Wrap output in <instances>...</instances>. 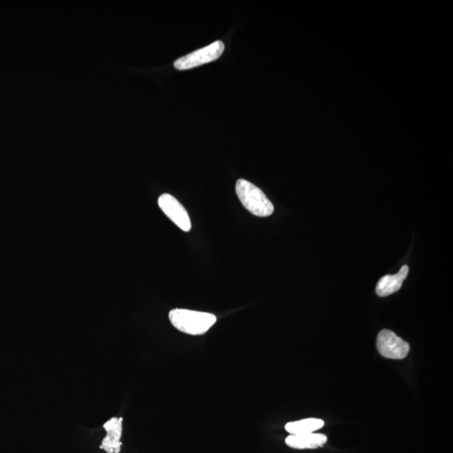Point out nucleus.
Wrapping results in <instances>:
<instances>
[{"mask_svg": "<svg viewBox=\"0 0 453 453\" xmlns=\"http://www.w3.org/2000/svg\"><path fill=\"white\" fill-rule=\"evenodd\" d=\"M169 319L177 330L190 335H203L217 322L212 313L178 308L171 311Z\"/></svg>", "mask_w": 453, "mask_h": 453, "instance_id": "nucleus-1", "label": "nucleus"}, {"mask_svg": "<svg viewBox=\"0 0 453 453\" xmlns=\"http://www.w3.org/2000/svg\"><path fill=\"white\" fill-rule=\"evenodd\" d=\"M236 194L244 207L258 217H268L274 213V205L264 192L245 179L236 182Z\"/></svg>", "mask_w": 453, "mask_h": 453, "instance_id": "nucleus-2", "label": "nucleus"}, {"mask_svg": "<svg viewBox=\"0 0 453 453\" xmlns=\"http://www.w3.org/2000/svg\"><path fill=\"white\" fill-rule=\"evenodd\" d=\"M224 47H224L223 41H215L208 47L196 50L186 56L177 59L174 63V66L177 70H189L203 65V64L218 60L222 56Z\"/></svg>", "mask_w": 453, "mask_h": 453, "instance_id": "nucleus-3", "label": "nucleus"}, {"mask_svg": "<svg viewBox=\"0 0 453 453\" xmlns=\"http://www.w3.org/2000/svg\"><path fill=\"white\" fill-rule=\"evenodd\" d=\"M377 349L384 358L403 359L410 352L409 343L390 330H382L377 337Z\"/></svg>", "mask_w": 453, "mask_h": 453, "instance_id": "nucleus-4", "label": "nucleus"}, {"mask_svg": "<svg viewBox=\"0 0 453 453\" xmlns=\"http://www.w3.org/2000/svg\"><path fill=\"white\" fill-rule=\"evenodd\" d=\"M158 205L163 213L181 230L185 232L191 230V223L189 215L179 201L170 194H164L160 196Z\"/></svg>", "mask_w": 453, "mask_h": 453, "instance_id": "nucleus-5", "label": "nucleus"}, {"mask_svg": "<svg viewBox=\"0 0 453 453\" xmlns=\"http://www.w3.org/2000/svg\"><path fill=\"white\" fill-rule=\"evenodd\" d=\"M123 418H112L103 425L106 437L101 443V449L107 453H120L121 452V437L123 433Z\"/></svg>", "mask_w": 453, "mask_h": 453, "instance_id": "nucleus-6", "label": "nucleus"}, {"mask_svg": "<svg viewBox=\"0 0 453 453\" xmlns=\"http://www.w3.org/2000/svg\"><path fill=\"white\" fill-rule=\"evenodd\" d=\"M409 267L404 265L396 274H387L379 280L376 286V293L379 296L384 297L392 295L399 291L403 282L408 276Z\"/></svg>", "mask_w": 453, "mask_h": 453, "instance_id": "nucleus-7", "label": "nucleus"}, {"mask_svg": "<svg viewBox=\"0 0 453 453\" xmlns=\"http://www.w3.org/2000/svg\"><path fill=\"white\" fill-rule=\"evenodd\" d=\"M328 441L323 434L308 433L302 435H291L286 438L288 447L294 449H315L323 447Z\"/></svg>", "mask_w": 453, "mask_h": 453, "instance_id": "nucleus-8", "label": "nucleus"}, {"mask_svg": "<svg viewBox=\"0 0 453 453\" xmlns=\"http://www.w3.org/2000/svg\"><path fill=\"white\" fill-rule=\"evenodd\" d=\"M323 420L309 418L287 423L285 428L291 435H302L313 433L323 427Z\"/></svg>", "mask_w": 453, "mask_h": 453, "instance_id": "nucleus-9", "label": "nucleus"}]
</instances>
